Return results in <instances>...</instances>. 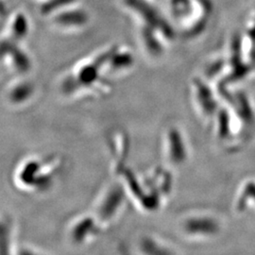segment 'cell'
I'll return each instance as SVG.
<instances>
[{
  "label": "cell",
  "instance_id": "cell-1",
  "mask_svg": "<svg viewBox=\"0 0 255 255\" xmlns=\"http://www.w3.org/2000/svg\"><path fill=\"white\" fill-rule=\"evenodd\" d=\"M15 238L12 222L0 214V255H23L24 247Z\"/></svg>",
  "mask_w": 255,
  "mask_h": 255
}]
</instances>
